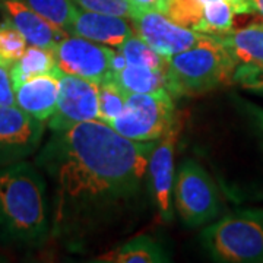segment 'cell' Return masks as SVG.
Instances as JSON below:
<instances>
[{
  "mask_svg": "<svg viewBox=\"0 0 263 263\" xmlns=\"http://www.w3.org/2000/svg\"><path fill=\"white\" fill-rule=\"evenodd\" d=\"M157 141H132L100 122L53 132L35 157L50 181L51 237L81 250L127 222L149 192Z\"/></svg>",
  "mask_w": 263,
  "mask_h": 263,
  "instance_id": "1",
  "label": "cell"
},
{
  "mask_svg": "<svg viewBox=\"0 0 263 263\" xmlns=\"http://www.w3.org/2000/svg\"><path fill=\"white\" fill-rule=\"evenodd\" d=\"M51 237V206L46 176L19 161L0 167V247L28 253Z\"/></svg>",
  "mask_w": 263,
  "mask_h": 263,
  "instance_id": "2",
  "label": "cell"
},
{
  "mask_svg": "<svg viewBox=\"0 0 263 263\" xmlns=\"http://www.w3.org/2000/svg\"><path fill=\"white\" fill-rule=\"evenodd\" d=\"M237 65L218 38L206 35L195 47L167 59V91L174 98L206 94L231 84Z\"/></svg>",
  "mask_w": 263,
  "mask_h": 263,
  "instance_id": "3",
  "label": "cell"
},
{
  "mask_svg": "<svg viewBox=\"0 0 263 263\" xmlns=\"http://www.w3.org/2000/svg\"><path fill=\"white\" fill-rule=\"evenodd\" d=\"M200 240L216 262L263 263V209L228 214L206 227Z\"/></svg>",
  "mask_w": 263,
  "mask_h": 263,
  "instance_id": "4",
  "label": "cell"
},
{
  "mask_svg": "<svg viewBox=\"0 0 263 263\" xmlns=\"http://www.w3.org/2000/svg\"><path fill=\"white\" fill-rule=\"evenodd\" d=\"M176 122L174 97L167 89L148 94H129L123 111L111 126L132 141H158Z\"/></svg>",
  "mask_w": 263,
  "mask_h": 263,
  "instance_id": "5",
  "label": "cell"
},
{
  "mask_svg": "<svg viewBox=\"0 0 263 263\" xmlns=\"http://www.w3.org/2000/svg\"><path fill=\"white\" fill-rule=\"evenodd\" d=\"M174 202L180 218L196 228L214 221L221 212V199L212 177L199 162L186 160L174 174Z\"/></svg>",
  "mask_w": 263,
  "mask_h": 263,
  "instance_id": "6",
  "label": "cell"
},
{
  "mask_svg": "<svg viewBox=\"0 0 263 263\" xmlns=\"http://www.w3.org/2000/svg\"><path fill=\"white\" fill-rule=\"evenodd\" d=\"M129 21L136 35L165 59L195 47L208 35L180 27L155 9H138Z\"/></svg>",
  "mask_w": 263,
  "mask_h": 263,
  "instance_id": "7",
  "label": "cell"
},
{
  "mask_svg": "<svg viewBox=\"0 0 263 263\" xmlns=\"http://www.w3.org/2000/svg\"><path fill=\"white\" fill-rule=\"evenodd\" d=\"M114 50L78 35H67L54 48L60 72L75 75L98 85L111 72Z\"/></svg>",
  "mask_w": 263,
  "mask_h": 263,
  "instance_id": "8",
  "label": "cell"
},
{
  "mask_svg": "<svg viewBox=\"0 0 263 263\" xmlns=\"http://www.w3.org/2000/svg\"><path fill=\"white\" fill-rule=\"evenodd\" d=\"M44 122L16 105H0V167L25 161L41 145Z\"/></svg>",
  "mask_w": 263,
  "mask_h": 263,
  "instance_id": "9",
  "label": "cell"
},
{
  "mask_svg": "<svg viewBox=\"0 0 263 263\" xmlns=\"http://www.w3.org/2000/svg\"><path fill=\"white\" fill-rule=\"evenodd\" d=\"M91 120H98V86L79 76L62 73L56 110L48 119V129L65 130L73 124Z\"/></svg>",
  "mask_w": 263,
  "mask_h": 263,
  "instance_id": "10",
  "label": "cell"
},
{
  "mask_svg": "<svg viewBox=\"0 0 263 263\" xmlns=\"http://www.w3.org/2000/svg\"><path fill=\"white\" fill-rule=\"evenodd\" d=\"M181 126L176 119L173 126L161 136L151 152L148 164L149 192L158 215L164 222L173 219L171 195L174 184V154Z\"/></svg>",
  "mask_w": 263,
  "mask_h": 263,
  "instance_id": "11",
  "label": "cell"
},
{
  "mask_svg": "<svg viewBox=\"0 0 263 263\" xmlns=\"http://www.w3.org/2000/svg\"><path fill=\"white\" fill-rule=\"evenodd\" d=\"M0 15L5 24L19 31L31 46L54 51L59 41L69 35L67 31L48 22L21 0H0Z\"/></svg>",
  "mask_w": 263,
  "mask_h": 263,
  "instance_id": "12",
  "label": "cell"
},
{
  "mask_svg": "<svg viewBox=\"0 0 263 263\" xmlns=\"http://www.w3.org/2000/svg\"><path fill=\"white\" fill-rule=\"evenodd\" d=\"M70 35L86 38L108 47H120L133 35V28L126 18L98 13L91 10L76 9L70 25L66 29Z\"/></svg>",
  "mask_w": 263,
  "mask_h": 263,
  "instance_id": "13",
  "label": "cell"
},
{
  "mask_svg": "<svg viewBox=\"0 0 263 263\" xmlns=\"http://www.w3.org/2000/svg\"><path fill=\"white\" fill-rule=\"evenodd\" d=\"M63 72L32 78L15 89V105L40 122H48L59 97V78Z\"/></svg>",
  "mask_w": 263,
  "mask_h": 263,
  "instance_id": "14",
  "label": "cell"
},
{
  "mask_svg": "<svg viewBox=\"0 0 263 263\" xmlns=\"http://www.w3.org/2000/svg\"><path fill=\"white\" fill-rule=\"evenodd\" d=\"M171 260L165 249L149 235H139L123 243L94 262L101 263H167Z\"/></svg>",
  "mask_w": 263,
  "mask_h": 263,
  "instance_id": "15",
  "label": "cell"
},
{
  "mask_svg": "<svg viewBox=\"0 0 263 263\" xmlns=\"http://www.w3.org/2000/svg\"><path fill=\"white\" fill-rule=\"evenodd\" d=\"M216 38L237 60V63L263 65V22H254L238 31L216 35Z\"/></svg>",
  "mask_w": 263,
  "mask_h": 263,
  "instance_id": "16",
  "label": "cell"
},
{
  "mask_svg": "<svg viewBox=\"0 0 263 263\" xmlns=\"http://www.w3.org/2000/svg\"><path fill=\"white\" fill-rule=\"evenodd\" d=\"M108 78L124 94H148L167 89L165 70H157L146 66L127 65L119 72H110Z\"/></svg>",
  "mask_w": 263,
  "mask_h": 263,
  "instance_id": "17",
  "label": "cell"
},
{
  "mask_svg": "<svg viewBox=\"0 0 263 263\" xmlns=\"http://www.w3.org/2000/svg\"><path fill=\"white\" fill-rule=\"evenodd\" d=\"M57 72L59 67L56 66L54 51L37 46H29L25 48L24 54L9 66V75L13 89H16L19 85L32 78L53 75Z\"/></svg>",
  "mask_w": 263,
  "mask_h": 263,
  "instance_id": "18",
  "label": "cell"
},
{
  "mask_svg": "<svg viewBox=\"0 0 263 263\" xmlns=\"http://www.w3.org/2000/svg\"><path fill=\"white\" fill-rule=\"evenodd\" d=\"M234 8L227 2L203 3V13L197 32L208 35H224L234 28Z\"/></svg>",
  "mask_w": 263,
  "mask_h": 263,
  "instance_id": "19",
  "label": "cell"
},
{
  "mask_svg": "<svg viewBox=\"0 0 263 263\" xmlns=\"http://www.w3.org/2000/svg\"><path fill=\"white\" fill-rule=\"evenodd\" d=\"M157 10L180 27L197 31L202 21L203 3L200 0H161Z\"/></svg>",
  "mask_w": 263,
  "mask_h": 263,
  "instance_id": "20",
  "label": "cell"
},
{
  "mask_svg": "<svg viewBox=\"0 0 263 263\" xmlns=\"http://www.w3.org/2000/svg\"><path fill=\"white\" fill-rule=\"evenodd\" d=\"M119 51L124 56L129 65L146 66L157 70H165L167 67V59L152 50L142 38L135 34L123 43L119 47Z\"/></svg>",
  "mask_w": 263,
  "mask_h": 263,
  "instance_id": "21",
  "label": "cell"
},
{
  "mask_svg": "<svg viewBox=\"0 0 263 263\" xmlns=\"http://www.w3.org/2000/svg\"><path fill=\"white\" fill-rule=\"evenodd\" d=\"M48 22L66 31L75 16L76 8L72 0H21Z\"/></svg>",
  "mask_w": 263,
  "mask_h": 263,
  "instance_id": "22",
  "label": "cell"
},
{
  "mask_svg": "<svg viewBox=\"0 0 263 263\" xmlns=\"http://www.w3.org/2000/svg\"><path fill=\"white\" fill-rule=\"evenodd\" d=\"M98 86V120L111 124L114 119L123 111L127 94L107 76Z\"/></svg>",
  "mask_w": 263,
  "mask_h": 263,
  "instance_id": "23",
  "label": "cell"
},
{
  "mask_svg": "<svg viewBox=\"0 0 263 263\" xmlns=\"http://www.w3.org/2000/svg\"><path fill=\"white\" fill-rule=\"evenodd\" d=\"M25 37L8 24L0 25V59L6 66L15 63L27 48Z\"/></svg>",
  "mask_w": 263,
  "mask_h": 263,
  "instance_id": "24",
  "label": "cell"
},
{
  "mask_svg": "<svg viewBox=\"0 0 263 263\" xmlns=\"http://www.w3.org/2000/svg\"><path fill=\"white\" fill-rule=\"evenodd\" d=\"M76 5L85 10L116 15L122 18L130 19L138 8L132 3V0H72Z\"/></svg>",
  "mask_w": 263,
  "mask_h": 263,
  "instance_id": "25",
  "label": "cell"
},
{
  "mask_svg": "<svg viewBox=\"0 0 263 263\" xmlns=\"http://www.w3.org/2000/svg\"><path fill=\"white\" fill-rule=\"evenodd\" d=\"M233 82H237L245 89L263 94V65L260 63L237 65L233 75Z\"/></svg>",
  "mask_w": 263,
  "mask_h": 263,
  "instance_id": "26",
  "label": "cell"
},
{
  "mask_svg": "<svg viewBox=\"0 0 263 263\" xmlns=\"http://www.w3.org/2000/svg\"><path fill=\"white\" fill-rule=\"evenodd\" d=\"M0 105H15V89L10 81L9 66L0 65Z\"/></svg>",
  "mask_w": 263,
  "mask_h": 263,
  "instance_id": "27",
  "label": "cell"
},
{
  "mask_svg": "<svg viewBox=\"0 0 263 263\" xmlns=\"http://www.w3.org/2000/svg\"><path fill=\"white\" fill-rule=\"evenodd\" d=\"M202 3L208 2H227L234 8L235 15H246V13H256L252 0H200Z\"/></svg>",
  "mask_w": 263,
  "mask_h": 263,
  "instance_id": "28",
  "label": "cell"
},
{
  "mask_svg": "<svg viewBox=\"0 0 263 263\" xmlns=\"http://www.w3.org/2000/svg\"><path fill=\"white\" fill-rule=\"evenodd\" d=\"M161 0H132V3L138 9H158Z\"/></svg>",
  "mask_w": 263,
  "mask_h": 263,
  "instance_id": "29",
  "label": "cell"
},
{
  "mask_svg": "<svg viewBox=\"0 0 263 263\" xmlns=\"http://www.w3.org/2000/svg\"><path fill=\"white\" fill-rule=\"evenodd\" d=\"M254 5V9L257 13H260L263 16V0H252Z\"/></svg>",
  "mask_w": 263,
  "mask_h": 263,
  "instance_id": "30",
  "label": "cell"
},
{
  "mask_svg": "<svg viewBox=\"0 0 263 263\" xmlns=\"http://www.w3.org/2000/svg\"><path fill=\"white\" fill-rule=\"evenodd\" d=\"M257 117H259V120H260L263 124V111H259V113H257Z\"/></svg>",
  "mask_w": 263,
  "mask_h": 263,
  "instance_id": "31",
  "label": "cell"
},
{
  "mask_svg": "<svg viewBox=\"0 0 263 263\" xmlns=\"http://www.w3.org/2000/svg\"><path fill=\"white\" fill-rule=\"evenodd\" d=\"M6 260H8V259H6V257H5V256H3V254L0 253V263L6 262Z\"/></svg>",
  "mask_w": 263,
  "mask_h": 263,
  "instance_id": "32",
  "label": "cell"
},
{
  "mask_svg": "<svg viewBox=\"0 0 263 263\" xmlns=\"http://www.w3.org/2000/svg\"><path fill=\"white\" fill-rule=\"evenodd\" d=\"M0 65H3V66H6V65H5V63H3V60H2V59H0Z\"/></svg>",
  "mask_w": 263,
  "mask_h": 263,
  "instance_id": "33",
  "label": "cell"
}]
</instances>
